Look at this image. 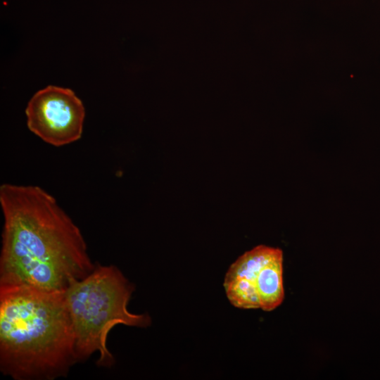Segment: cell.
Listing matches in <instances>:
<instances>
[{"label":"cell","instance_id":"5b68a950","mask_svg":"<svg viewBox=\"0 0 380 380\" xmlns=\"http://www.w3.org/2000/svg\"><path fill=\"white\" fill-rule=\"evenodd\" d=\"M25 114L29 129L47 144L62 146L82 137L85 109L70 89L48 86L38 91Z\"/></svg>","mask_w":380,"mask_h":380},{"label":"cell","instance_id":"7a4b0ae2","mask_svg":"<svg viewBox=\"0 0 380 380\" xmlns=\"http://www.w3.org/2000/svg\"><path fill=\"white\" fill-rule=\"evenodd\" d=\"M78 362L64 292L0 289V371L14 380L65 377Z\"/></svg>","mask_w":380,"mask_h":380},{"label":"cell","instance_id":"6da1fadb","mask_svg":"<svg viewBox=\"0 0 380 380\" xmlns=\"http://www.w3.org/2000/svg\"><path fill=\"white\" fill-rule=\"evenodd\" d=\"M0 289L64 292L94 269L80 228L34 185L3 184Z\"/></svg>","mask_w":380,"mask_h":380},{"label":"cell","instance_id":"277c9868","mask_svg":"<svg viewBox=\"0 0 380 380\" xmlns=\"http://www.w3.org/2000/svg\"><path fill=\"white\" fill-rule=\"evenodd\" d=\"M224 287L236 308L274 310L284 298L281 250L260 245L244 253L229 267Z\"/></svg>","mask_w":380,"mask_h":380},{"label":"cell","instance_id":"3957f363","mask_svg":"<svg viewBox=\"0 0 380 380\" xmlns=\"http://www.w3.org/2000/svg\"><path fill=\"white\" fill-rule=\"evenodd\" d=\"M134 291L133 284L116 266L96 262L91 272L64 291L75 331L78 362L98 353L97 366L111 367L115 358L107 347L111 329L117 324L137 327L151 324L148 315L128 310Z\"/></svg>","mask_w":380,"mask_h":380}]
</instances>
